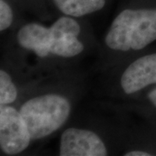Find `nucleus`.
<instances>
[{
  "mask_svg": "<svg viewBox=\"0 0 156 156\" xmlns=\"http://www.w3.org/2000/svg\"><path fill=\"white\" fill-rule=\"evenodd\" d=\"M156 40V9H126L112 22L105 37L108 48L140 50Z\"/></svg>",
  "mask_w": 156,
  "mask_h": 156,
  "instance_id": "nucleus-1",
  "label": "nucleus"
},
{
  "mask_svg": "<svg viewBox=\"0 0 156 156\" xmlns=\"http://www.w3.org/2000/svg\"><path fill=\"white\" fill-rule=\"evenodd\" d=\"M70 110V104L65 97L48 94L30 99L23 104L19 111L31 140H39L61 128L69 116Z\"/></svg>",
  "mask_w": 156,
  "mask_h": 156,
  "instance_id": "nucleus-2",
  "label": "nucleus"
},
{
  "mask_svg": "<svg viewBox=\"0 0 156 156\" xmlns=\"http://www.w3.org/2000/svg\"><path fill=\"white\" fill-rule=\"evenodd\" d=\"M31 140L28 127L20 111L8 105L0 107V146L7 155L24 151Z\"/></svg>",
  "mask_w": 156,
  "mask_h": 156,
  "instance_id": "nucleus-3",
  "label": "nucleus"
},
{
  "mask_svg": "<svg viewBox=\"0 0 156 156\" xmlns=\"http://www.w3.org/2000/svg\"><path fill=\"white\" fill-rule=\"evenodd\" d=\"M107 154L106 146L93 131L69 128L62 134L60 156H105Z\"/></svg>",
  "mask_w": 156,
  "mask_h": 156,
  "instance_id": "nucleus-4",
  "label": "nucleus"
},
{
  "mask_svg": "<svg viewBox=\"0 0 156 156\" xmlns=\"http://www.w3.org/2000/svg\"><path fill=\"white\" fill-rule=\"evenodd\" d=\"M50 28L52 34L51 54L62 57H72L83 51V44L78 39L81 28L72 17H60Z\"/></svg>",
  "mask_w": 156,
  "mask_h": 156,
  "instance_id": "nucleus-5",
  "label": "nucleus"
},
{
  "mask_svg": "<svg viewBox=\"0 0 156 156\" xmlns=\"http://www.w3.org/2000/svg\"><path fill=\"white\" fill-rule=\"evenodd\" d=\"M154 83H156V53L136 59L125 69L121 77V86L128 95Z\"/></svg>",
  "mask_w": 156,
  "mask_h": 156,
  "instance_id": "nucleus-6",
  "label": "nucleus"
},
{
  "mask_svg": "<svg viewBox=\"0 0 156 156\" xmlns=\"http://www.w3.org/2000/svg\"><path fill=\"white\" fill-rule=\"evenodd\" d=\"M17 40L21 47L34 51L40 57L51 54L52 34L50 28L42 24L30 23L23 25L17 32Z\"/></svg>",
  "mask_w": 156,
  "mask_h": 156,
  "instance_id": "nucleus-7",
  "label": "nucleus"
},
{
  "mask_svg": "<svg viewBox=\"0 0 156 156\" xmlns=\"http://www.w3.org/2000/svg\"><path fill=\"white\" fill-rule=\"evenodd\" d=\"M59 11L69 17H83L101 10L106 0H53Z\"/></svg>",
  "mask_w": 156,
  "mask_h": 156,
  "instance_id": "nucleus-8",
  "label": "nucleus"
},
{
  "mask_svg": "<svg viewBox=\"0 0 156 156\" xmlns=\"http://www.w3.org/2000/svg\"><path fill=\"white\" fill-rule=\"evenodd\" d=\"M17 97V89L11 76L4 69L0 70V104L8 105L14 102Z\"/></svg>",
  "mask_w": 156,
  "mask_h": 156,
  "instance_id": "nucleus-9",
  "label": "nucleus"
},
{
  "mask_svg": "<svg viewBox=\"0 0 156 156\" xmlns=\"http://www.w3.org/2000/svg\"><path fill=\"white\" fill-rule=\"evenodd\" d=\"M13 13L11 6L6 1L0 0V30L4 31L9 28L12 23Z\"/></svg>",
  "mask_w": 156,
  "mask_h": 156,
  "instance_id": "nucleus-10",
  "label": "nucleus"
},
{
  "mask_svg": "<svg viewBox=\"0 0 156 156\" xmlns=\"http://www.w3.org/2000/svg\"><path fill=\"white\" fill-rule=\"evenodd\" d=\"M125 156H150L151 154L149 153H147V152H144V151H130V152H128L126 153Z\"/></svg>",
  "mask_w": 156,
  "mask_h": 156,
  "instance_id": "nucleus-11",
  "label": "nucleus"
},
{
  "mask_svg": "<svg viewBox=\"0 0 156 156\" xmlns=\"http://www.w3.org/2000/svg\"><path fill=\"white\" fill-rule=\"evenodd\" d=\"M148 99L156 107V89H153L150 93L148 94Z\"/></svg>",
  "mask_w": 156,
  "mask_h": 156,
  "instance_id": "nucleus-12",
  "label": "nucleus"
}]
</instances>
